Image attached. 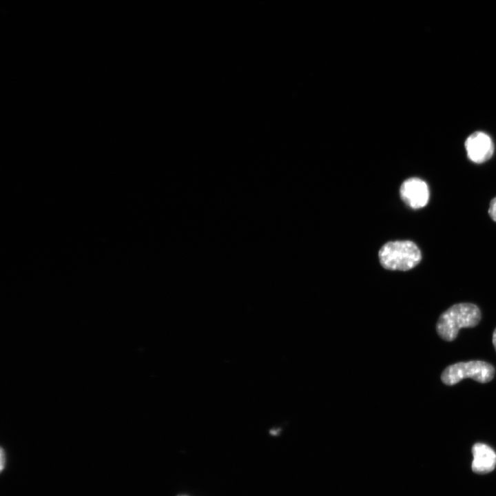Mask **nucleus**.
Instances as JSON below:
<instances>
[{"mask_svg":"<svg viewBox=\"0 0 496 496\" xmlns=\"http://www.w3.org/2000/svg\"><path fill=\"white\" fill-rule=\"evenodd\" d=\"M482 318L479 308L473 303L461 302L452 305L439 317L436 331L444 340H454L462 328L477 326Z\"/></svg>","mask_w":496,"mask_h":496,"instance_id":"nucleus-1","label":"nucleus"},{"mask_svg":"<svg viewBox=\"0 0 496 496\" xmlns=\"http://www.w3.org/2000/svg\"><path fill=\"white\" fill-rule=\"evenodd\" d=\"M379 259L385 269L407 271L420 262L422 254L415 242L410 240H396L389 242L380 248Z\"/></svg>","mask_w":496,"mask_h":496,"instance_id":"nucleus-2","label":"nucleus"},{"mask_svg":"<svg viewBox=\"0 0 496 496\" xmlns=\"http://www.w3.org/2000/svg\"><path fill=\"white\" fill-rule=\"evenodd\" d=\"M495 368L488 362L482 360L460 362L448 366L441 374L442 382L448 386L454 385L464 378H471L480 383L493 380Z\"/></svg>","mask_w":496,"mask_h":496,"instance_id":"nucleus-3","label":"nucleus"},{"mask_svg":"<svg viewBox=\"0 0 496 496\" xmlns=\"http://www.w3.org/2000/svg\"><path fill=\"white\" fill-rule=\"evenodd\" d=\"M400 194L402 200L412 209L426 206L430 196L426 183L416 177L404 180L400 187Z\"/></svg>","mask_w":496,"mask_h":496,"instance_id":"nucleus-4","label":"nucleus"},{"mask_svg":"<svg viewBox=\"0 0 496 496\" xmlns=\"http://www.w3.org/2000/svg\"><path fill=\"white\" fill-rule=\"evenodd\" d=\"M468 158L473 163H482L491 158L494 145L491 138L483 132H475L464 143Z\"/></svg>","mask_w":496,"mask_h":496,"instance_id":"nucleus-5","label":"nucleus"},{"mask_svg":"<svg viewBox=\"0 0 496 496\" xmlns=\"http://www.w3.org/2000/svg\"><path fill=\"white\" fill-rule=\"evenodd\" d=\"M472 469L475 473L486 474L495 468L496 453L490 446L483 443H476L472 448Z\"/></svg>","mask_w":496,"mask_h":496,"instance_id":"nucleus-6","label":"nucleus"},{"mask_svg":"<svg viewBox=\"0 0 496 496\" xmlns=\"http://www.w3.org/2000/svg\"><path fill=\"white\" fill-rule=\"evenodd\" d=\"M488 212L491 219L496 222V197L490 200Z\"/></svg>","mask_w":496,"mask_h":496,"instance_id":"nucleus-7","label":"nucleus"},{"mask_svg":"<svg viewBox=\"0 0 496 496\" xmlns=\"http://www.w3.org/2000/svg\"><path fill=\"white\" fill-rule=\"evenodd\" d=\"M6 464V455L3 449L1 448L0 451V468L2 471Z\"/></svg>","mask_w":496,"mask_h":496,"instance_id":"nucleus-8","label":"nucleus"},{"mask_svg":"<svg viewBox=\"0 0 496 496\" xmlns=\"http://www.w3.org/2000/svg\"><path fill=\"white\" fill-rule=\"evenodd\" d=\"M493 344L496 351V328L495 329V330L493 333Z\"/></svg>","mask_w":496,"mask_h":496,"instance_id":"nucleus-9","label":"nucleus"},{"mask_svg":"<svg viewBox=\"0 0 496 496\" xmlns=\"http://www.w3.org/2000/svg\"><path fill=\"white\" fill-rule=\"evenodd\" d=\"M178 496H187V495H178Z\"/></svg>","mask_w":496,"mask_h":496,"instance_id":"nucleus-10","label":"nucleus"}]
</instances>
